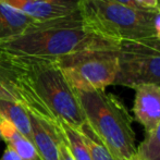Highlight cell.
I'll list each match as a JSON object with an SVG mask.
<instances>
[{"label":"cell","instance_id":"8992f818","mask_svg":"<svg viewBox=\"0 0 160 160\" xmlns=\"http://www.w3.org/2000/svg\"><path fill=\"white\" fill-rule=\"evenodd\" d=\"M118 72L113 85L136 88L160 86V40L156 36L122 40L118 46Z\"/></svg>","mask_w":160,"mask_h":160},{"label":"cell","instance_id":"9c48e42d","mask_svg":"<svg viewBox=\"0 0 160 160\" xmlns=\"http://www.w3.org/2000/svg\"><path fill=\"white\" fill-rule=\"evenodd\" d=\"M28 112L33 144L40 160H60L59 138L56 127Z\"/></svg>","mask_w":160,"mask_h":160},{"label":"cell","instance_id":"7c38bea8","mask_svg":"<svg viewBox=\"0 0 160 160\" xmlns=\"http://www.w3.org/2000/svg\"><path fill=\"white\" fill-rule=\"evenodd\" d=\"M0 116L14 125V128L25 138L33 143L32 128L28 112L21 103L17 101L0 99Z\"/></svg>","mask_w":160,"mask_h":160},{"label":"cell","instance_id":"9a60e30c","mask_svg":"<svg viewBox=\"0 0 160 160\" xmlns=\"http://www.w3.org/2000/svg\"><path fill=\"white\" fill-rule=\"evenodd\" d=\"M136 156L144 160H160V123L138 145Z\"/></svg>","mask_w":160,"mask_h":160},{"label":"cell","instance_id":"7a4b0ae2","mask_svg":"<svg viewBox=\"0 0 160 160\" xmlns=\"http://www.w3.org/2000/svg\"><path fill=\"white\" fill-rule=\"evenodd\" d=\"M119 42L97 34L83 20L80 10L63 18L38 22L17 37L0 42V55L57 60L89 49H118Z\"/></svg>","mask_w":160,"mask_h":160},{"label":"cell","instance_id":"2e32d148","mask_svg":"<svg viewBox=\"0 0 160 160\" xmlns=\"http://www.w3.org/2000/svg\"><path fill=\"white\" fill-rule=\"evenodd\" d=\"M55 125V124H53ZM56 127V125H55ZM56 130H57V128H56ZM57 133H58V138H59V156H60V160H75L73 158V156L71 155V152H69V149H68V147L65 146V144L63 143V141H62L61 136H60L59 132H58L57 130Z\"/></svg>","mask_w":160,"mask_h":160},{"label":"cell","instance_id":"6da1fadb","mask_svg":"<svg viewBox=\"0 0 160 160\" xmlns=\"http://www.w3.org/2000/svg\"><path fill=\"white\" fill-rule=\"evenodd\" d=\"M0 83L26 110L56 124L86 122L73 87L55 60L0 55Z\"/></svg>","mask_w":160,"mask_h":160},{"label":"cell","instance_id":"277c9868","mask_svg":"<svg viewBox=\"0 0 160 160\" xmlns=\"http://www.w3.org/2000/svg\"><path fill=\"white\" fill-rule=\"evenodd\" d=\"M78 10L92 30L113 42L156 36L154 20L157 11H138L109 0H81Z\"/></svg>","mask_w":160,"mask_h":160},{"label":"cell","instance_id":"d6986e66","mask_svg":"<svg viewBox=\"0 0 160 160\" xmlns=\"http://www.w3.org/2000/svg\"><path fill=\"white\" fill-rule=\"evenodd\" d=\"M1 160H23V159H22L21 157H20L19 155H18L17 152L12 149V148H10V147L7 146L6 150H4L3 155H2Z\"/></svg>","mask_w":160,"mask_h":160},{"label":"cell","instance_id":"44dd1931","mask_svg":"<svg viewBox=\"0 0 160 160\" xmlns=\"http://www.w3.org/2000/svg\"><path fill=\"white\" fill-rule=\"evenodd\" d=\"M154 28H155V34L156 37L160 40V9L156 12L154 20Z\"/></svg>","mask_w":160,"mask_h":160},{"label":"cell","instance_id":"5bb4252c","mask_svg":"<svg viewBox=\"0 0 160 160\" xmlns=\"http://www.w3.org/2000/svg\"><path fill=\"white\" fill-rule=\"evenodd\" d=\"M78 131L81 132L83 139L86 144L91 160H117L109 148L97 136L93 128L89 127L88 123L85 122L78 128Z\"/></svg>","mask_w":160,"mask_h":160},{"label":"cell","instance_id":"ffe728a7","mask_svg":"<svg viewBox=\"0 0 160 160\" xmlns=\"http://www.w3.org/2000/svg\"><path fill=\"white\" fill-rule=\"evenodd\" d=\"M0 99H3V100L15 101L14 97H13L8 91H7V88L1 84V83H0Z\"/></svg>","mask_w":160,"mask_h":160},{"label":"cell","instance_id":"cb8c5ba5","mask_svg":"<svg viewBox=\"0 0 160 160\" xmlns=\"http://www.w3.org/2000/svg\"><path fill=\"white\" fill-rule=\"evenodd\" d=\"M0 139H1V136H0Z\"/></svg>","mask_w":160,"mask_h":160},{"label":"cell","instance_id":"30bf717a","mask_svg":"<svg viewBox=\"0 0 160 160\" xmlns=\"http://www.w3.org/2000/svg\"><path fill=\"white\" fill-rule=\"evenodd\" d=\"M36 23L32 17L0 0V42L21 35Z\"/></svg>","mask_w":160,"mask_h":160},{"label":"cell","instance_id":"ba28073f","mask_svg":"<svg viewBox=\"0 0 160 160\" xmlns=\"http://www.w3.org/2000/svg\"><path fill=\"white\" fill-rule=\"evenodd\" d=\"M133 112L146 133L152 132L160 123V86L152 84L137 86Z\"/></svg>","mask_w":160,"mask_h":160},{"label":"cell","instance_id":"603a6c76","mask_svg":"<svg viewBox=\"0 0 160 160\" xmlns=\"http://www.w3.org/2000/svg\"><path fill=\"white\" fill-rule=\"evenodd\" d=\"M159 9H160V0H159Z\"/></svg>","mask_w":160,"mask_h":160},{"label":"cell","instance_id":"5b68a950","mask_svg":"<svg viewBox=\"0 0 160 160\" xmlns=\"http://www.w3.org/2000/svg\"><path fill=\"white\" fill-rule=\"evenodd\" d=\"M118 49H89L55 60L73 89L105 91L114 84Z\"/></svg>","mask_w":160,"mask_h":160},{"label":"cell","instance_id":"3957f363","mask_svg":"<svg viewBox=\"0 0 160 160\" xmlns=\"http://www.w3.org/2000/svg\"><path fill=\"white\" fill-rule=\"evenodd\" d=\"M74 92L86 122L117 160H128L136 156L132 118L122 101L105 91Z\"/></svg>","mask_w":160,"mask_h":160},{"label":"cell","instance_id":"7402d4cb","mask_svg":"<svg viewBox=\"0 0 160 160\" xmlns=\"http://www.w3.org/2000/svg\"><path fill=\"white\" fill-rule=\"evenodd\" d=\"M128 160H144V159L139 158L138 156H134V157H133V158H131V159H128Z\"/></svg>","mask_w":160,"mask_h":160},{"label":"cell","instance_id":"52a82bcc","mask_svg":"<svg viewBox=\"0 0 160 160\" xmlns=\"http://www.w3.org/2000/svg\"><path fill=\"white\" fill-rule=\"evenodd\" d=\"M38 22L63 18L78 11L81 0H3Z\"/></svg>","mask_w":160,"mask_h":160},{"label":"cell","instance_id":"e0dca14e","mask_svg":"<svg viewBox=\"0 0 160 160\" xmlns=\"http://www.w3.org/2000/svg\"><path fill=\"white\" fill-rule=\"evenodd\" d=\"M109 1H112L114 3H118L121 4V6H124L128 7V8H132L135 9V10H138V11H147L145 8L141 6L136 0H109Z\"/></svg>","mask_w":160,"mask_h":160},{"label":"cell","instance_id":"8fae6325","mask_svg":"<svg viewBox=\"0 0 160 160\" xmlns=\"http://www.w3.org/2000/svg\"><path fill=\"white\" fill-rule=\"evenodd\" d=\"M0 136L23 160H40L32 142L23 136L12 123L0 116Z\"/></svg>","mask_w":160,"mask_h":160},{"label":"cell","instance_id":"4fadbf2b","mask_svg":"<svg viewBox=\"0 0 160 160\" xmlns=\"http://www.w3.org/2000/svg\"><path fill=\"white\" fill-rule=\"evenodd\" d=\"M58 132L61 136L62 141L68 147L69 152L75 160H91L88 149L86 147L83 136L78 128L70 127L64 122L56 123Z\"/></svg>","mask_w":160,"mask_h":160},{"label":"cell","instance_id":"ac0fdd59","mask_svg":"<svg viewBox=\"0 0 160 160\" xmlns=\"http://www.w3.org/2000/svg\"><path fill=\"white\" fill-rule=\"evenodd\" d=\"M147 11H158L159 0H136Z\"/></svg>","mask_w":160,"mask_h":160}]
</instances>
